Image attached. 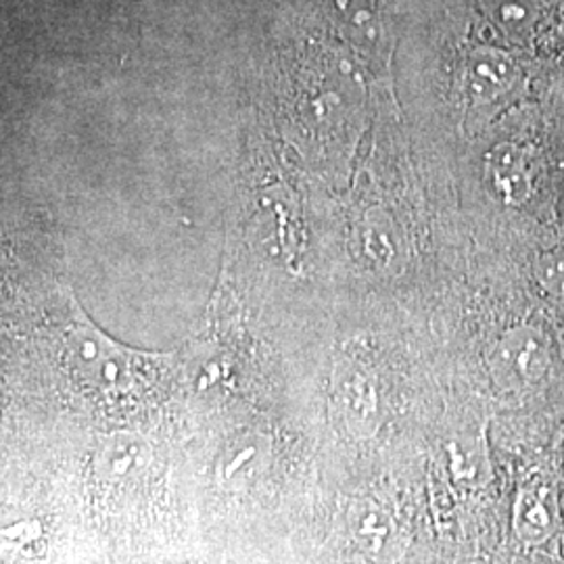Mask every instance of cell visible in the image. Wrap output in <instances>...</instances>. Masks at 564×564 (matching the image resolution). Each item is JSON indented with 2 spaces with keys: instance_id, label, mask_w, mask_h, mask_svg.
Listing matches in <instances>:
<instances>
[{
  "instance_id": "obj_4",
  "label": "cell",
  "mask_w": 564,
  "mask_h": 564,
  "mask_svg": "<svg viewBox=\"0 0 564 564\" xmlns=\"http://www.w3.org/2000/svg\"><path fill=\"white\" fill-rule=\"evenodd\" d=\"M351 540L366 558L375 563H391L402 554V531L395 517L381 502L364 498L347 510Z\"/></svg>"
},
{
  "instance_id": "obj_9",
  "label": "cell",
  "mask_w": 564,
  "mask_h": 564,
  "mask_svg": "<svg viewBox=\"0 0 564 564\" xmlns=\"http://www.w3.org/2000/svg\"><path fill=\"white\" fill-rule=\"evenodd\" d=\"M268 456V444L260 440H247L245 444L228 447L223 464H220V479L226 485L249 484L253 477L260 475Z\"/></svg>"
},
{
  "instance_id": "obj_6",
  "label": "cell",
  "mask_w": 564,
  "mask_h": 564,
  "mask_svg": "<svg viewBox=\"0 0 564 564\" xmlns=\"http://www.w3.org/2000/svg\"><path fill=\"white\" fill-rule=\"evenodd\" d=\"M512 527L523 544H545L561 527V506L554 487L542 479L527 481L514 500Z\"/></svg>"
},
{
  "instance_id": "obj_7",
  "label": "cell",
  "mask_w": 564,
  "mask_h": 564,
  "mask_svg": "<svg viewBox=\"0 0 564 564\" xmlns=\"http://www.w3.org/2000/svg\"><path fill=\"white\" fill-rule=\"evenodd\" d=\"M151 460L149 442L130 431L109 435L97 452L95 473L102 484H126L141 475Z\"/></svg>"
},
{
  "instance_id": "obj_5",
  "label": "cell",
  "mask_w": 564,
  "mask_h": 564,
  "mask_svg": "<svg viewBox=\"0 0 564 564\" xmlns=\"http://www.w3.org/2000/svg\"><path fill=\"white\" fill-rule=\"evenodd\" d=\"M485 181L502 205H523L535 186V162L529 149L517 142H502L491 149L485 162Z\"/></svg>"
},
{
  "instance_id": "obj_10",
  "label": "cell",
  "mask_w": 564,
  "mask_h": 564,
  "mask_svg": "<svg viewBox=\"0 0 564 564\" xmlns=\"http://www.w3.org/2000/svg\"><path fill=\"white\" fill-rule=\"evenodd\" d=\"M496 18L510 36H524L538 18L535 0H496Z\"/></svg>"
},
{
  "instance_id": "obj_11",
  "label": "cell",
  "mask_w": 564,
  "mask_h": 564,
  "mask_svg": "<svg viewBox=\"0 0 564 564\" xmlns=\"http://www.w3.org/2000/svg\"><path fill=\"white\" fill-rule=\"evenodd\" d=\"M535 279L547 295L564 300V247L550 249L535 263Z\"/></svg>"
},
{
  "instance_id": "obj_3",
  "label": "cell",
  "mask_w": 564,
  "mask_h": 564,
  "mask_svg": "<svg viewBox=\"0 0 564 564\" xmlns=\"http://www.w3.org/2000/svg\"><path fill=\"white\" fill-rule=\"evenodd\" d=\"M519 82L521 67L502 48L479 46L466 59L464 90L475 109H484L502 101L517 90Z\"/></svg>"
},
{
  "instance_id": "obj_1",
  "label": "cell",
  "mask_w": 564,
  "mask_h": 564,
  "mask_svg": "<svg viewBox=\"0 0 564 564\" xmlns=\"http://www.w3.org/2000/svg\"><path fill=\"white\" fill-rule=\"evenodd\" d=\"M489 366L494 381L512 393L544 383L552 366V349L544 330L531 324L512 326L494 345Z\"/></svg>"
},
{
  "instance_id": "obj_8",
  "label": "cell",
  "mask_w": 564,
  "mask_h": 564,
  "mask_svg": "<svg viewBox=\"0 0 564 564\" xmlns=\"http://www.w3.org/2000/svg\"><path fill=\"white\" fill-rule=\"evenodd\" d=\"M343 419L351 435L366 440L379 429V403L370 379L362 370H347L339 379Z\"/></svg>"
},
{
  "instance_id": "obj_2",
  "label": "cell",
  "mask_w": 564,
  "mask_h": 564,
  "mask_svg": "<svg viewBox=\"0 0 564 564\" xmlns=\"http://www.w3.org/2000/svg\"><path fill=\"white\" fill-rule=\"evenodd\" d=\"M69 356L90 383L105 391H121L132 379V358L128 351L105 339L90 324H74L69 339Z\"/></svg>"
}]
</instances>
